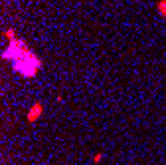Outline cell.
Returning <instances> with one entry per match:
<instances>
[{"label": "cell", "mask_w": 166, "mask_h": 165, "mask_svg": "<svg viewBox=\"0 0 166 165\" xmlns=\"http://www.w3.org/2000/svg\"><path fill=\"white\" fill-rule=\"evenodd\" d=\"M158 10H160V14H162V16H166V0H162V2L158 4Z\"/></svg>", "instance_id": "obj_2"}, {"label": "cell", "mask_w": 166, "mask_h": 165, "mask_svg": "<svg viewBox=\"0 0 166 165\" xmlns=\"http://www.w3.org/2000/svg\"><path fill=\"white\" fill-rule=\"evenodd\" d=\"M4 58H6V60L12 58L14 70H16V72H20V74H24L26 78H32L38 70L42 68L40 60H38L28 48H24L22 42H18L16 38H14V32H12V42H10V46H8V50L4 52Z\"/></svg>", "instance_id": "obj_1"}]
</instances>
